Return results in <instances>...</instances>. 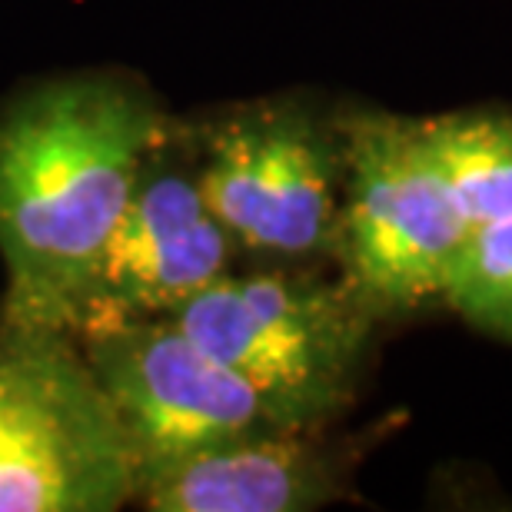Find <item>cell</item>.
Listing matches in <instances>:
<instances>
[{
    "label": "cell",
    "instance_id": "obj_1",
    "mask_svg": "<svg viewBox=\"0 0 512 512\" xmlns=\"http://www.w3.org/2000/svg\"><path fill=\"white\" fill-rule=\"evenodd\" d=\"M170 143L157 100L120 77L47 80L0 110V310L74 333L100 250Z\"/></svg>",
    "mask_w": 512,
    "mask_h": 512
},
{
    "label": "cell",
    "instance_id": "obj_2",
    "mask_svg": "<svg viewBox=\"0 0 512 512\" xmlns=\"http://www.w3.org/2000/svg\"><path fill=\"white\" fill-rule=\"evenodd\" d=\"M170 316L283 426L340 423L383 326L340 273L313 263L227 270Z\"/></svg>",
    "mask_w": 512,
    "mask_h": 512
},
{
    "label": "cell",
    "instance_id": "obj_3",
    "mask_svg": "<svg viewBox=\"0 0 512 512\" xmlns=\"http://www.w3.org/2000/svg\"><path fill=\"white\" fill-rule=\"evenodd\" d=\"M340 117L343 197L333 266L380 323L443 306L469 223L419 117L353 107Z\"/></svg>",
    "mask_w": 512,
    "mask_h": 512
},
{
    "label": "cell",
    "instance_id": "obj_4",
    "mask_svg": "<svg viewBox=\"0 0 512 512\" xmlns=\"http://www.w3.org/2000/svg\"><path fill=\"white\" fill-rule=\"evenodd\" d=\"M137 463L77 336L0 310V512H114Z\"/></svg>",
    "mask_w": 512,
    "mask_h": 512
},
{
    "label": "cell",
    "instance_id": "obj_5",
    "mask_svg": "<svg viewBox=\"0 0 512 512\" xmlns=\"http://www.w3.org/2000/svg\"><path fill=\"white\" fill-rule=\"evenodd\" d=\"M193 170L243 256L333 263L343 197L336 114L300 97L237 104L200 127Z\"/></svg>",
    "mask_w": 512,
    "mask_h": 512
},
{
    "label": "cell",
    "instance_id": "obj_6",
    "mask_svg": "<svg viewBox=\"0 0 512 512\" xmlns=\"http://www.w3.org/2000/svg\"><path fill=\"white\" fill-rule=\"evenodd\" d=\"M140 469L283 426L260 393L173 316H127L74 333Z\"/></svg>",
    "mask_w": 512,
    "mask_h": 512
},
{
    "label": "cell",
    "instance_id": "obj_7",
    "mask_svg": "<svg viewBox=\"0 0 512 512\" xmlns=\"http://www.w3.org/2000/svg\"><path fill=\"white\" fill-rule=\"evenodd\" d=\"M170 153L173 143L147 167L100 250L74 333L104 320L170 316L233 270L240 250L203 200L193 153L187 160Z\"/></svg>",
    "mask_w": 512,
    "mask_h": 512
},
{
    "label": "cell",
    "instance_id": "obj_8",
    "mask_svg": "<svg viewBox=\"0 0 512 512\" xmlns=\"http://www.w3.org/2000/svg\"><path fill=\"white\" fill-rule=\"evenodd\" d=\"M370 439L333 426H276L140 469L137 496L153 512H310L350 496Z\"/></svg>",
    "mask_w": 512,
    "mask_h": 512
},
{
    "label": "cell",
    "instance_id": "obj_9",
    "mask_svg": "<svg viewBox=\"0 0 512 512\" xmlns=\"http://www.w3.org/2000/svg\"><path fill=\"white\" fill-rule=\"evenodd\" d=\"M419 124L469 227L512 217V107H456Z\"/></svg>",
    "mask_w": 512,
    "mask_h": 512
},
{
    "label": "cell",
    "instance_id": "obj_10",
    "mask_svg": "<svg viewBox=\"0 0 512 512\" xmlns=\"http://www.w3.org/2000/svg\"><path fill=\"white\" fill-rule=\"evenodd\" d=\"M439 310L489 340L512 346V217L469 230Z\"/></svg>",
    "mask_w": 512,
    "mask_h": 512
}]
</instances>
